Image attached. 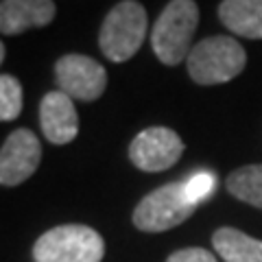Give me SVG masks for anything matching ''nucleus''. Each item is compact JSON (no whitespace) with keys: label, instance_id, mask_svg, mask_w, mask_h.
Wrapping results in <instances>:
<instances>
[{"label":"nucleus","instance_id":"obj_1","mask_svg":"<svg viewBox=\"0 0 262 262\" xmlns=\"http://www.w3.org/2000/svg\"><path fill=\"white\" fill-rule=\"evenodd\" d=\"M199 24V7L194 0H170L151 31V46L164 66H177L188 59L192 37Z\"/></svg>","mask_w":262,"mask_h":262},{"label":"nucleus","instance_id":"obj_2","mask_svg":"<svg viewBox=\"0 0 262 262\" xmlns=\"http://www.w3.org/2000/svg\"><path fill=\"white\" fill-rule=\"evenodd\" d=\"M247 66V53L227 35H212L192 46L186 59L188 75L199 85L227 83L241 75Z\"/></svg>","mask_w":262,"mask_h":262},{"label":"nucleus","instance_id":"obj_3","mask_svg":"<svg viewBox=\"0 0 262 262\" xmlns=\"http://www.w3.org/2000/svg\"><path fill=\"white\" fill-rule=\"evenodd\" d=\"M146 9L138 0H122L105 15L98 33L101 53L114 63L131 59L146 37Z\"/></svg>","mask_w":262,"mask_h":262},{"label":"nucleus","instance_id":"obj_4","mask_svg":"<svg viewBox=\"0 0 262 262\" xmlns=\"http://www.w3.org/2000/svg\"><path fill=\"white\" fill-rule=\"evenodd\" d=\"M103 256V236L81 223L57 225L44 232L33 245L35 262H101Z\"/></svg>","mask_w":262,"mask_h":262},{"label":"nucleus","instance_id":"obj_5","mask_svg":"<svg viewBox=\"0 0 262 262\" xmlns=\"http://www.w3.org/2000/svg\"><path fill=\"white\" fill-rule=\"evenodd\" d=\"M196 210V203L190 201L186 184L173 182L155 188L153 192L142 196L134 210V225L140 232L158 234L166 232L188 221Z\"/></svg>","mask_w":262,"mask_h":262},{"label":"nucleus","instance_id":"obj_6","mask_svg":"<svg viewBox=\"0 0 262 262\" xmlns=\"http://www.w3.org/2000/svg\"><path fill=\"white\" fill-rule=\"evenodd\" d=\"M55 81L72 101H96L107 88V70L88 55L70 53L57 59Z\"/></svg>","mask_w":262,"mask_h":262},{"label":"nucleus","instance_id":"obj_7","mask_svg":"<svg viewBox=\"0 0 262 262\" xmlns=\"http://www.w3.org/2000/svg\"><path fill=\"white\" fill-rule=\"evenodd\" d=\"M184 153V142L168 127L142 129L129 144V160L144 173H162L175 166Z\"/></svg>","mask_w":262,"mask_h":262},{"label":"nucleus","instance_id":"obj_8","mask_svg":"<svg viewBox=\"0 0 262 262\" xmlns=\"http://www.w3.org/2000/svg\"><path fill=\"white\" fill-rule=\"evenodd\" d=\"M42 162L39 138L29 129H15L0 151V184L7 188L20 186L35 173Z\"/></svg>","mask_w":262,"mask_h":262},{"label":"nucleus","instance_id":"obj_9","mask_svg":"<svg viewBox=\"0 0 262 262\" xmlns=\"http://www.w3.org/2000/svg\"><path fill=\"white\" fill-rule=\"evenodd\" d=\"M39 125L48 142H72L79 134V114L75 110V101L61 90L48 92L39 103Z\"/></svg>","mask_w":262,"mask_h":262},{"label":"nucleus","instance_id":"obj_10","mask_svg":"<svg viewBox=\"0 0 262 262\" xmlns=\"http://www.w3.org/2000/svg\"><path fill=\"white\" fill-rule=\"evenodd\" d=\"M53 0H3L0 3V31L3 35H20L29 29L48 27L55 20Z\"/></svg>","mask_w":262,"mask_h":262},{"label":"nucleus","instance_id":"obj_11","mask_svg":"<svg viewBox=\"0 0 262 262\" xmlns=\"http://www.w3.org/2000/svg\"><path fill=\"white\" fill-rule=\"evenodd\" d=\"M219 20L234 35L262 39V0H223L219 5Z\"/></svg>","mask_w":262,"mask_h":262},{"label":"nucleus","instance_id":"obj_12","mask_svg":"<svg viewBox=\"0 0 262 262\" xmlns=\"http://www.w3.org/2000/svg\"><path fill=\"white\" fill-rule=\"evenodd\" d=\"M212 245L225 262H262V241L236 227H219L212 234Z\"/></svg>","mask_w":262,"mask_h":262},{"label":"nucleus","instance_id":"obj_13","mask_svg":"<svg viewBox=\"0 0 262 262\" xmlns=\"http://www.w3.org/2000/svg\"><path fill=\"white\" fill-rule=\"evenodd\" d=\"M227 192L262 210V164H247L227 175Z\"/></svg>","mask_w":262,"mask_h":262},{"label":"nucleus","instance_id":"obj_14","mask_svg":"<svg viewBox=\"0 0 262 262\" xmlns=\"http://www.w3.org/2000/svg\"><path fill=\"white\" fill-rule=\"evenodd\" d=\"M22 85L13 75L0 77V120H15L22 112Z\"/></svg>","mask_w":262,"mask_h":262},{"label":"nucleus","instance_id":"obj_15","mask_svg":"<svg viewBox=\"0 0 262 262\" xmlns=\"http://www.w3.org/2000/svg\"><path fill=\"white\" fill-rule=\"evenodd\" d=\"M212 188H214V175L210 173H196L186 182V192L196 206L212 192Z\"/></svg>","mask_w":262,"mask_h":262},{"label":"nucleus","instance_id":"obj_16","mask_svg":"<svg viewBox=\"0 0 262 262\" xmlns=\"http://www.w3.org/2000/svg\"><path fill=\"white\" fill-rule=\"evenodd\" d=\"M166 262H216V258L201 247H188V249L173 251Z\"/></svg>","mask_w":262,"mask_h":262},{"label":"nucleus","instance_id":"obj_17","mask_svg":"<svg viewBox=\"0 0 262 262\" xmlns=\"http://www.w3.org/2000/svg\"><path fill=\"white\" fill-rule=\"evenodd\" d=\"M5 57H7V48L3 44V46H0V61H5Z\"/></svg>","mask_w":262,"mask_h":262}]
</instances>
